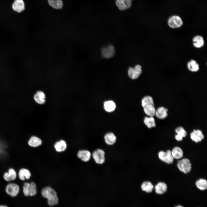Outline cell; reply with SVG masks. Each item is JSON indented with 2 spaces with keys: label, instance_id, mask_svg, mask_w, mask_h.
<instances>
[{
  "label": "cell",
  "instance_id": "cell-24",
  "mask_svg": "<svg viewBox=\"0 0 207 207\" xmlns=\"http://www.w3.org/2000/svg\"><path fill=\"white\" fill-rule=\"evenodd\" d=\"M56 150L58 152L64 151L67 148V144L65 141L61 140L56 143L54 145Z\"/></svg>",
  "mask_w": 207,
  "mask_h": 207
},
{
  "label": "cell",
  "instance_id": "cell-33",
  "mask_svg": "<svg viewBox=\"0 0 207 207\" xmlns=\"http://www.w3.org/2000/svg\"><path fill=\"white\" fill-rule=\"evenodd\" d=\"M30 183L24 182L23 185L22 191L24 195L25 196H30Z\"/></svg>",
  "mask_w": 207,
  "mask_h": 207
},
{
  "label": "cell",
  "instance_id": "cell-16",
  "mask_svg": "<svg viewBox=\"0 0 207 207\" xmlns=\"http://www.w3.org/2000/svg\"><path fill=\"white\" fill-rule=\"evenodd\" d=\"M91 156V152L88 150H83L79 151L77 154L78 157L82 161L87 162L90 160Z\"/></svg>",
  "mask_w": 207,
  "mask_h": 207
},
{
  "label": "cell",
  "instance_id": "cell-3",
  "mask_svg": "<svg viewBox=\"0 0 207 207\" xmlns=\"http://www.w3.org/2000/svg\"><path fill=\"white\" fill-rule=\"evenodd\" d=\"M5 191L6 193L12 197H15L18 194L20 187L17 184L13 182H9L6 185Z\"/></svg>",
  "mask_w": 207,
  "mask_h": 207
},
{
  "label": "cell",
  "instance_id": "cell-20",
  "mask_svg": "<svg viewBox=\"0 0 207 207\" xmlns=\"http://www.w3.org/2000/svg\"><path fill=\"white\" fill-rule=\"evenodd\" d=\"M168 111L167 109L163 107H159L156 110L155 115L159 119H164L168 115L167 113Z\"/></svg>",
  "mask_w": 207,
  "mask_h": 207
},
{
  "label": "cell",
  "instance_id": "cell-5",
  "mask_svg": "<svg viewBox=\"0 0 207 207\" xmlns=\"http://www.w3.org/2000/svg\"><path fill=\"white\" fill-rule=\"evenodd\" d=\"M191 165L190 160L187 158H183L179 161L177 166L179 170L185 174L189 172L191 168Z\"/></svg>",
  "mask_w": 207,
  "mask_h": 207
},
{
  "label": "cell",
  "instance_id": "cell-23",
  "mask_svg": "<svg viewBox=\"0 0 207 207\" xmlns=\"http://www.w3.org/2000/svg\"><path fill=\"white\" fill-rule=\"evenodd\" d=\"M171 152L174 159H178L181 158L183 156V151L179 147H175Z\"/></svg>",
  "mask_w": 207,
  "mask_h": 207
},
{
  "label": "cell",
  "instance_id": "cell-6",
  "mask_svg": "<svg viewBox=\"0 0 207 207\" xmlns=\"http://www.w3.org/2000/svg\"><path fill=\"white\" fill-rule=\"evenodd\" d=\"M168 23L170 27L172 28H176L181 27L183 23L180 16L177 15H173L168 18Z\"/></svg>",
  "mask_w": 207,
  "mask_h": 207
},
{
  "label": "cell",
  "instance_id": "cell-8",
  "mask_svg": "<svg viewBox=\"0 0 207 207\" xmlns=\"http://www.w3.org/2000/svg\"><path fill=\"white\" fill-rule=\"evenodd\" d=\"M158 156L160 160L167 164H172L173 162L174 158L169 150H167L166 152L160 151L158 153Z\"/></svg>",
  "mask_w": 207,
  "mask_h": 207
},
{
  "label": "cell",
  "instance_id": "cell-9",
  "mask_svg": "<svg viewBox=\"0 0 207 207\" xmlns=\"http://www.w3.org/2000/svg\"><path fill=\"white\" fill-rule=\"evenodd\" d=\"M133 0H116L115 4L118 8L123 11L130 8Z\"/></svg>",
  "mask_w": 207,
  "mask_h": 207
},
{
  "label": "cell",
  "instance_id": "cell-32",
  "mask_svg": "<svg viewBox=\"0 0 207 207\" xmlns=\"http://www.w3.org/2000/svg\"><path fill=\"white\" fill-rule=\"evenodd\" d=\"M37 188L36 184L33 182L30 183V196H33L37 193Z\"/></svg>",
  "mask_w": 207,
  "mask_h": 207
},
{
  "label": "cell",
  "instance_id": "cell-1",
  "mask_svg": "<svg viewBox=\"0 0 207 207\" xmlns=\"http://www.w3.org/2000/svg\"><path fill=\"white\" fill-rule=\"evenodd\" d=\"M42 196L47 199L48 205L52 206L57 205L59 200L55 190L50 186L43 187L41 191Z\"/></svg>",
  "mask_w": 207,
  "mask_h": 207
},
{
  "label": "cell",
  "instance_id": "cell-10",
  "mask_svg": "<svg viewBox=\"0 0 207 207\" xmlns=\"http://www.w3.org/2000/svg\"><path fill=\"white\" fill-rule=\"evenodd\" d=\"M103 139L105 144L110 146L114 145L117 141L116 136L112 132H109L106 133L104 136Z\"/></svg>",
  "mask_w": 207,
  "mask_h": 207
},
{
  "label": "cell",
  "instance_id": "cell-13",
  "mask_svg": "<svg viewBox=\"0 0 207 207\" xmlns=\"http://www.w3.org/2000/svg\"><path fill=\"white\" fill-rule=\"evenodd\" d=\"M191 140L196 143L200 142L204 138V135L202 131L199 130H194L190 135Z\"/></svg>",
  "mask_w": 207,
  "mask_h": 207
},
{
  "label": "cell",
  "instance_id": "cell-7",
  "mask_svg": "<svg viewBox=\"0 0 207 207\" xmlns=\"http://www.w3.org/2000/svg\"><path fill=\"white\" fill-rule=\"evenodd\" d=\"M142 72V67L139 64H137L133 67H130L128 70L129 77L132 79L138 78Z\"/></svg>",
  "mask_w": 207,
  "mask_h": 207
},
{
  "label": "cell",
  "instance_id": "cell-4",
  "mask_svg": "<svg viewBox=\"0 0 207 207\" xmlns=\"http://www.w3.org/2000/svg\"><path fill=\"white\" fill-rule=\"evenodd\" d=\"M101 51L102 57L106 59L112 57L114 55L115 53L114 47L111 44L103 47Z\"/></svg>",
  "mask_w": 207,
  "mask_h": 207
},
{
  "label": "cell",
  "instance_id": "cell-28",
  "mask_svg": "<svg viewBox=\"0 0 207 207\" xmlns=\"http://www.w3.org/2000/svg\"><path fill=\"white\" fill-rule=\"evenodd\" d=\"M144 112L150 117H153L155 115L156 109L154 105H150L143 108Z\"/></svg>",
  "mask_w": 207,
  "mask_h": 207
},
{
  "label": "cell",
  "instance_id": "cell-22",
  "mask_svg": "<svg viewBox=\"0 0 207 207\" xmlns=\"http://www.w3.org/2000/svg\"><path fill=\"white\" fill-rule=\"evenodd\" d=\"M141 190L147 193H150L152 192L154 188V186L150 181L143 182L141 186Z\"/></svg>",
  "mask_w": 207,
  "mask_h": 207
},
{
  "label": "cell",
  "instance_id": "cell-18",
  "mask_svg": "<svg viewBox=\"0 0 207 207\" xmlns=\"http://www.w3.org/2000/svg\"><path fill=\"white\" fill-rule=\"evenodd\" d=\"M175 132L177 134L175 136V139L178 141H182L183 138L185 137L187 134L186 131L181 126L175 129Z\"/></svg>",
  "mask_w": 207,
  "mask_h": 207
},
{
  "label": "cell",
  "instance_id": "cell-29",
  "mask_svg": "<svg viewBox=\"0 0 207 207\" xmlns=\"http://www.w3.org/2000/svg\"><path fill=\"white\" fill-rule=\"evenodd\" d=\"M195 185L197 187L201 190H205L207 188V181L204 179H200L197 181Z\"/></svg>",
  "mask_w": 207,
  "mask_h": 207
},
{
  "label": "cell",
  "instance_id": "cell-26",
  "mask_svg": "<svg viewBox=\"0 0 207 207\" xmlns=\"http://www.w3.org/2000/svg\"><path fill=\"white\" fill-rule=\"evenodd\" d=\"M199 65L194 60H191L187 64V67L189 70L192 72H196L199 69Z\"/></svg>",
  "mask_w": 207,
  "mask_h": 207
},
{
  "label": "cell",
  "instance_id": "cell-30",
  "mask_svg": "<svg viewBox=\"0 0 207 207\" xmlns=\"http://www.w3.org/2000/svg\"><path fill=\"white\" fill-rule=\"evenodd\" d=\"M144 122L148 128L155 127L156 126L155 119L153 117H145Z\"/></svg>",
  "mask_w": 207,
  "mask_h": 207
},
{
  "label": "cell",
  "instance_id": "cell-17",
  "mask_svg": "<svg viewBox=\"0 0 207 207\" xmlns=\"http://www.w3.org/2000/svg\"><path fill=\"white\" fill-rule=\"evenodd\" d=\"M154 188L156 193L158 194L162 195L166 191L167 187L165 183L163 182H159L156 185Z\"/></svg>",
  "mask_w": 207,
  "mask_h": 207
},
{
  "label": "cell",
  "instance_id": "cell-34",
  "mask_svg": "<svg viewBox=\"0 0 207 207\" xmlns=\"http://www.w3.org/2000/svg\"><path fill=\"white\" fill-rule=\"evenodd\" d=\"M0 207H8L7 206L5 205H0Z\"/></svg>",
  "mask_w": 207,
  "mask_h": 207
},
{
  "label": "cell",
  "instance_id": "cell-15",
  "mask_svg": "<svg viewBox=\"0 0 207 207\" xmlns=\"http://www.w3.org/2000/svg\"><path fill=\"white\" fill-rule=\"evenodd\" d=\"M18 175L19 179L22 181L28 180L31 177V174L30 171L28 169L22 168L19 170Z\"/></svg>",
  "mask_w": 207,
  "mask_h": 207
},
{
  "label": "cell",
  "instance_id": "cell-25",
  "mask_svg": "<svg viewBox=\"0 0 207 207\" xmlns=\"http://www.w3.org/2000/svg\"><path fill=\"white\" fill-rule=\"evenodd\" d=\"M116 106L112 101L109 100L105 101L104 103V108L107 112H111L115 109Z\"/></svg>",
  "mask_w": 207,
  "mask_h": 207
},
{
  "label": "cell",
  "instance_id": "cell-19",
  "mask_svg": "<svg viewBox=\"0 0 207 207\" xmlns=\"http://www.w3.org/2000/svg\"><path fill=\"white\" fill-rule=\"evenodd\" d=\"M42 143L41 139L35 136H32L28 141V145L30 147H35L40 145Z\"/></svg>",
  "mask_w": 207,
  "mask_h": 207
},
{
  "label": "cell",
  "instance_id": "cell-12",
  "mask_svg": "<svg viewBox=\"0 0 207 207\" xmlns=\"http://www.w3.org/2000/svg\"><path fill=\"white\" fill-rule=\"evenodd\" d=\"M33 98L34 101L40 105L43 104L46 102L45 94L41 91H37L34 95Z\"/></svg>",
  "mask_w": 207,
  "mask_h": 207
},
{
  "label": "cell",
  "instance_id": "cell-11",
  "mask_svg": "<svg viewBox=\"0 0 207 207\" xmlns=\"http://www.w3.org/2000/svg\"><path fill=\"white\" fill-rule=\"evenodd\" d=\"M17 173L13 168H9L7 172H5L3 175V178L6 181L11 182L15 180L17 177Z\"/></svg>",
  "mask_w": 207,
  "mask_h": 207
},
{
  "label": "cell",
  "instance_id": "cell-31",
  "mask_svg": "<svg viewBox=\"0 0 207 207\" xmlns=\"http://www.w3.org/2000/svg\"><path fill=\"white\" fill-rule=\"evenodd\" d=\"M150 105H154L152 98L149 96L144 97L141 100V105L144 108Z\"/></svg>",
  "mask_w": 207,
  "mask_h": 207
},
{
  "label": "cell",
  "instance_id": "cell-2",
  "mask_svg": "<svg viewBox=\"0 0 207 207\" xmlns=\"http://www.w3.org/2000/svg\"><path fill=\"white\" fill-rule=\"evenodd\" d=\"M91 156L95 162L98 165H102L106 162V153L103 149L99 148L96 149L93 152Z\"/></svg>",
  "mask_w": 207,
  "mask_h": 207
},
{
  "label": "cell",
  "instance_id": "cell-21",
  "mask_svg": "<svg viewBox=\"0 0 207 207\" xmlns=\"http://www.w3.org/2000/svg\"><path fill=\"white\" fill-rule=\"evenodd\" d=\"M193 45L196 48H200L203 46L204 42L203 37L200 35H197L193 39Z\"/></svg>",
  "mask_w": 207,
  "mask_h": 207
},
{
  "label": "cell",
  "instance_id": "cell-14",
  "mask_svg": "<svg viewBox=\"0 0 207 207\" xmlns=\"http://www.w3.org/2000/svg\"><path fill=\"white\" fill-rule=\"evenodd\" d=\"M13 9L18 13H21L25 9V5L23 0H15L12 5Z\"/></svg>",
  "mask_w": 207,
  "mask_h": 207
},
{
  "label": "cell",
  "instance_id": "cell-27",
  "mask_svg": "<svg viewBox=\"0 0 207 207\" xmlns=\"http://www.w3.org/2000/svg\"><path fill=\"white\" fill-rule=\"evenodd\" d=\"M49 5L56 9H61L63 5L62 0H47Z\"/></svg>",
  "mask_w": 207,
  "mask_h": 207
},
{
  "label": "cell",
  "instance_id": "cell-35",
  "mask_svg": "<svg viewBox=\"0 0 207 207\" xmlns=\"http://www.w3.org/2000/svg\"><path fill=\"white\" fill-rule=\"evenodd\" d=\"M174 207H183L182 206L180 205H178L176 206H175Z\"/></svg>",
  "mask_w": 207,
  "mask_h": 207
}]
</instances>
